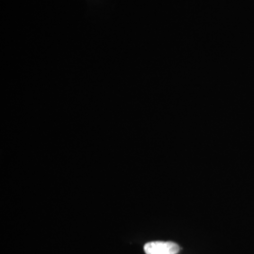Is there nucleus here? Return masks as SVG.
<instances>
[{
  "label": "nucleus",
  "mask_w": 254,
  "mask_h": 254,
  "mask_svg": "<svg viewBox=\"0 0 254 254\" xmlns=\"http://www.w3.org/2000/svg\"><path fill=\"white\" fill-rule=\"evenodd\" d=\"M180 247L171 241H153L144 245L146 254H177Z\"/></svg>",
  "instance_id": "f257e3e1"
}]
</instances>
